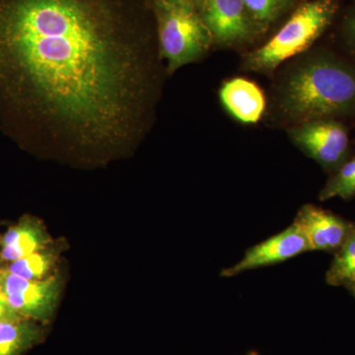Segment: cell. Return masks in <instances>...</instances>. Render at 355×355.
I'll use <instances>...</instances> for the list:
<instances>
[{
	"label": "cell",
	"instance_id": "6da1fadb",
	"mask_svg": "<svg viewBox=\"0 0 355 355\" xmlns=\"http://www.w3.org/2000/svg\"><path fill=\"white\" fill-rule=\"evenodd\" d=\"M153 0H0V102L55 147L127 150L146 128Z\"/></svg>",
	"mask_w": 355,
	"mask_h": 355
},
{
	"label": "cell",
	"instance_id": "e0dca14e",
	"mask_svg": "<svg viewBox=\"0 0 355 355\" xmlns=\"http://www.w3.org/2000/svg\"><path fill=\"white\" fill-rule=\"evenodd\" d=\"M14 318L21 317L14 312L12 308L9 305L6 294L0 288V321H2V320L14 319Z\"/></svg>",
	"mask_w": 355,
	"mask_h": 355
},
{
	"label": "cell",
	"instance_id": "7c38bea8",
	"mask_svg": "<svg viewBox=\"0 0 355 355\" xmlns=\"http://www.w3.org/2000/svg\"><path fill=\"white\" fill-rule=\"evenodd\" d=\"M44 331L24 318L0 321V355H21L41 342Z\"/></svg>",
	"mask_w": 355,
	"mask_h": 355
},
{
	"label": "cell",
	"instance_id": "30bf717a",
	"mask_svg": "<svg viewBox=\"0 0 355 355\" xmlns=\"http://www.w3.org/2000/svg\"><path fill=\"white\" fill-rule=\"evenodd\" d=\"M224 108L243 123H258L266 110V97L253 81L234 78L227 81L219 92Z\"/></svg>",
	"mask_w": 355,
	"mask_h": 355
},
{
	"label": "cell",
	"instance_id": "5bb4252c",
	"mask_svg": "<svg viewBox=\"0 0 355 355\" xmlns=\"http://www.w3.org/2000/svg\"><path fill=\"white\" fill-rule=\"evenodd\" d=\"M355 197V156L345 160L330 178L319 196L321 202L340 198L350 200Z\"/></svg>",
	"mask_w": 355,
	"mask_h": 355
},
{
	"label": "cell",
	"instance_id": "9a60e30c",
	"mask_svg": "<svg viewBox=\"0 0 355 355\" xmlns=\"http://www.w3.org/2000/svg\"><path fill=\"white\" fill-rule=\"evenodd\" d=\"M51 261L53 259L50 254L36 252L20 260L14 261L9 268V272L24 279L37 280L42 279L49 272Z\"/></svg>",
	"mask_w": 355,
	"mask_h": 355
},
{
	"label": "cell",
	"instance_id": "ba28073f",
	"mask_svg": "<svg viewBox=\"0 0 355 355\" xmlns=\"http://www.w3.org/2000/svg\"><path fill=\"white\" fill-rule=\"evenodd\" d=\"M293 223L305 235L311 252L336 253L355 228L354 222L314 205H303Z\"/></svg>",
	"mask_w": 355,
	"mask_h": 355
},
{
	"label": "cell",
	"instance_id": "d6986e66",
	"mask_svg": "<svg viewBox=\"0 0 355 355\" xmlns=\"http://www.w3.org/2000/svg\"><path fill=\"white\" fill-rule=\"evenodd\" d=\"M182 1L187 2V3L191 4L193 7L198 9L200 11V7H202L203 2L205 0H182Z\"/></svg>",
	"mask_w": 355,
	"mask_h": 355
},
{
	"label": "cell",
	"instance_id": "ffe728a7",
	"mask_svg": "<svg viewBox=\"0 0 355 355\" xmlns=\"http://www.w3.org/2000/svg\"><path fill=\"white\" fill-rule=\"evenodd\" d=\"M347 289H349L350 294L355 298V282L354 284H350V286L347 287Z\"/></svg>",
	"mask_w": 355,
	"mask_h": 355
},
{
	"label": "cell",
	"instance_id": "8fae6325",
	"mask_svg": "<svg viewBox=\"0 0 355 355\" xmlns=\"http://www.w3.org/2000/svg\"><path fill=\"white\" fill-rule=\"evenodd\" d=\"M46 235L36 221H23L6 233L2 242V258L17 261L44 247Z\"/></svg>",
	"mask_w": 355,
	"mask_h": 355
},
{
	"label": "cell",
	"instance_id": "277c9868",
	"mask_svg": "<svg viewBox=\"0 0 355 355\" xmlns=\"http://www.w3.org/2000/svg\"><path fill=\"white\" fill-rule=\"evenodd\" d=\"M336 9L333 0H314L299 6L268 43L247 55L246 67L254 71L270 72L308 50L330 24Z\"/></svg>",
	"mask_w": 355,
	"mask_h": 355
},
{
	"label": "cell",
	"instance_id": "44dd1931",
	"mask_svg": "<svg viewBox=\"0 0 355 355\" xmlns=\"http://www.w3.org/2000/svg\"><path fill=\"white\" fill-rule=\"evenodd\" d=\"M245 355H261V354H257V352H250L249 354H247Z\"/></svg>",
	"mask_w": 355,
	"mask_h": 355
},
{
	"label": "cell",
	"instance_id": "8992f818",
	"mask_svg": "<svg viewBox=\"0 0 355 355\" xmlns=\"http://www.w3.org/2000/svg\"><path fill=\"white\" fill-rule=\"evenodd\" d=\"M60 284L55 277L31 280L8 272L1 277L0 288L18 316L46 322L57 305Z\"/></svg>",
	"mask_w": 355,
	"mask_h": 355
},
{
	"label": "cell",
	"instance_id": "7a4b0ae2",
	"mask_svg": "<svg viewBox=\"0 0 355 355\" xmlns=\"http://www.w3.org/2000/svg\"><path fill=\"white\" fill-rule=\"evenodd\" d=\"M282 110L293 120H323L355 109V71L331 58H316L289 77Z\"/></svg>",
	"mask_w": 355,
	"mask_h": 355
},
{
	"label": "cell",
	"instance_id": "2e32d148",
	"mask_svg": "<svg viewBox=\"0 0 355 355\" xmlns=\"http://www.w3.org/2000/svg\"><path fill=\"white\" fill-rule=\"evenodd\" d=\"M254 22L270 24L286 9L289 0H243Z\"/></svg>",
	"mask_w": 355,
	"mask_h": 355
},
{
	"label": "cell",
	"instance_id": "52a82bcc",
	"mask_svg": "<svg viewBox=\"0 0 355 355\" xmlns=\"http://www.w3.org/2000/svg\"><path fill=\"white\" fill-rule=\"evenodd\" d=\"M308 252L311 250L305 235L292 223L279 234L249 248L241 260L221 270L220 277L229 279L249 270L284 263Z\"/></svg>",
	"mask_w": 355,
	"mask_h": 355
},
{
	"label": "cell",
	"instance_id": "3957f363",
	"mask_svg": "<svg viewBox=\"0 0 355 355\" xmlns=\"http://www.w3.org/2000/svg\"><path fill=\"white\" fill-rule=\"evenodd\" d=\"M153 8L159 49L169 73L207 53L214 38L196 7L182 0H153Z\"/></svg>",
	"mask_w": 355,
	"mask_h": 355
},
{
	"label": "cell",
	"instance_id": "ac0fdd59",
	"mask_svg": "<svg viewBox=\"0 0 355 355\" xmlns=\"http://www.w3.org/2000/svg\"><path fill=\"white\" fill-rule=\"evenodd\" d=\"M347 35H349L350 43L355 49V15L352 16V19L349 21V24H347Z\"/></svg>",
	"mask_w": 355,
	"mask_h": 355
},
{
	"label": "cell",
	"instance_id": "9c48e42d",
	"mask_svg": "<svg viewBox=\"0 0 355 355\" xmlns=\"http://www.w3.org/2000/svg\"><path fill=\"white\" fill-rule=\"evenodd\" d=\"M200 14L217 43H239L253 33L254 20L243 0H205Z\"/></svg>",
	"mask_w": 355,
	"mask_h": 355
},
{
	"label": "cell",
	"instance_id": "5b68a950",
	"mask_svg": "<svg viewBox=\"0 0 355 355\" xmlns=\"http://www.w3.org/2000/svg\"><path fill=\"white\" fill-rule=\"evenodd\" d=\"M294 144L324 169L336 171L347 160L349 133L338 121L323 119L306 121L291 132Z\"/></svg>",
	"mask_w": 355,
	"mask_h": 355
},
{
	"label": "cell",
	"instance_id": "4fadbf2b",
	"mask_svg": "<svg viewBox=\"0 0 355 355\" xmlns=\"http://www.w3.org/2000/svg\"><path fill=\"white\" fill-rule=\"evenodd\" d=\"M326 282L331 286L347 288L355 282V228L342 247L335 253L326 272Z\"/></svg>",
	"mask_w": 355,
	"mask_h": 355
}]
</instances>
